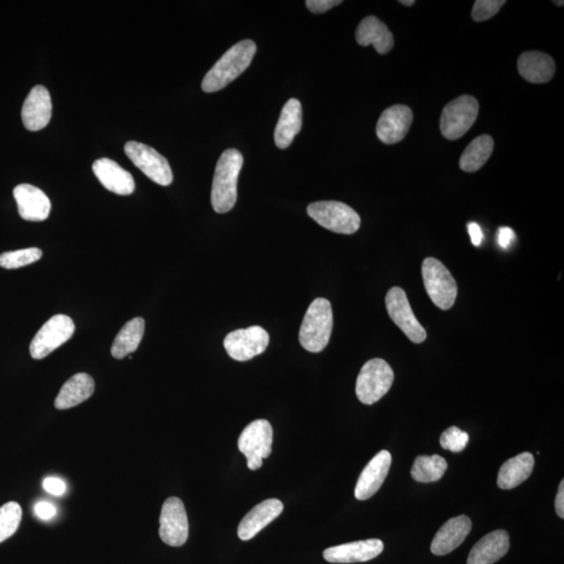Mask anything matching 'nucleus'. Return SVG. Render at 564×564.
<instances>
[{
  "label": "nucleus",
  "instance_id": "1",
  "mask_svg": "<svg viewBox=\"0 0 564 564\" xmlns=\"http://www.w3.org/2000/svg\"><path fill=\"white\" fill-rule=\"evenodd\" d=\"M257 50V44L252 40H243L232 46L203 79V91L217 92L234 82L250 66Z\"/></svg>",
  "mask_w": 564,
  "mask_h": 564
},
{
  "label": "nucleus",
  "instance_id": "2",
  "mask_svg": "<svg viewBox=\"0 0 564 564\" xmlns=\"http://www.w3.org/2000/svg\"><path fill=\"white\" fill-rule=\"evenodd\" d=\"M243 164L241 152L226 150L220 155L214 171L212 205L218 213H226L235 207L237 200V182Z\"/></svg>",
  "mask_w": 564,
  "mask_h": 564
},
{
  "label": "nucleus",
  "instance_id": "3",
  "mask_svg": "<svg viewBox=\"0 0 564 564\" xmlns=\"http://www.w3.org/2000/svg\"><path fill=\"white\" fill-rule=\"evenodd\" d=\"M333 327L334 316L330 302L324 298L313 300L300 328L301 346L313 353L324 351L330 340Z\"/></svg>",
  "mask_w": 564,
  "mask_h": 564
},
{
  "label": "nucleus",
  "instance_id": "4",
  "mask_svg": "<svg viewBox=\"0 0 564 564\" xmlns=\"http://www.w3.org/2000/svg\"><path fill=\"white\" fill-rule=\"evenodd\" d=\"M394 382V372L385 359H372L360 369L356 392L360 403L374 405L385 397Z\"/></svg>",
  "mask_w": 564,
  "mask_h": 564
},
{
  "label": "nucleus",
  "instance_id": "5",
  "mask_svg": "<svg viewBox=\"0 0 564 564\" xmlns=\"http://www.w3.org/2000/svg\"><path fill=\"white\" fill-rule=\"evenodd\" d=\"M313 220L329 231L341 235H353L359 229L360 218L356 211L338 201H320L307 207Z\"/></svg>",
  "mask_w": 564,
  "mask_h": 564
},
{
  "label": "nucleus",
  "instance_id": "6",
  "mask_svg": "<svg viewBox=\"0 0 564 564\" xmlns=\"http://www.w3.org/2000/svg\"><path fill=\"white\" fill-rule=\"evenodd\" d=\"M422 277L429 298L441 310H450L455 305L458 287L455 279L440 260L428 258L423 260Z\"/></svg>",
  "mask_w": 564,
  "mask_h": 564
},
{
  "label": "nucleus",
  "instance_id": "7",
  "mask_svg": "<svg viewBox=\"0 0 564 564\" xmlns=\"http://www.w3.org/2000/svg\"><path fill=\"white\" fill-rule=\"evenodd\" d=\"M479 115V102L472 96H461L447 104L441 113L440 131L449 141L461 138L474 126Z\"/></svg>",
  "mask_w": 564,
  "mask_h": 564
},
{
  "label": "nucleus",
  "instance_id": "8",
  "mask_svg": "<svg viewBox=\"0 0 564 564\" xmlns=\"http://www.w3.org/2000/svg\"><path fill=\"white\" fill-rule=\"evenodd\" d=\"M273 429L266 420H258L243 429L238 438V450L247 459L248 468L258 470L263 465L264 459L272 452Z\"/></svg>",
  "mask_w": 564,
  "mask_h": 564
},
{
  "label": "nucleus",
  "instance_id": "9",
  "mask_svg": "<svg viewBox=\"0 0 564 564\" xmlns=\"http://www.w3.org/2000/svg\"><path fill=\"white\" fill-rule=\"evenodd\" d=\"M125 153L134 166L155 183L162 186L172 184L174 177L170 164L152 147L138 142H127Z\"/></svg>",
  "mask_w": 564,
  "mask_h": 564
},
{
  "label": "nucleus",
  "instance_id": "10",
  "mask_svg": "<svg viewBox=\"0 0 564 564\" xmlns=\"http://www.w3.org/2000/svg\"><path fill=\"white\" fill-rule=\"evenodd\" d=\"M74 323L72 318L66 315L51 317L39 329L30 346L31 356L35 359H42L64 343L72 338L74 333Z\"/></svg>",
  "mask_w": 564,
  "mask_h": 564
},
{
  "label": "nucleus",
  "instance_id": "11",
  "mask_svg": "<svg viewBox=\"0 0 564 564\" xmlns=\"http://www.w3.org/2000/svg\"><path fill=\"white\" fill-rule=\"evenodd\" d=\"M386 306L393 322L416 344L427 340V331L416 319L405 290L398 287L389 290Z\"/></svg>",
  "mask_w": 564,
  "mask_h": 564
},
{
  "label": "nucleus",
  "instance_id": "12",
  "mask_svg": "<svg viewBox=\"0 0 564 564\" xmlns=\"http://www.w3.org/2000/svg\"><path fill=\"white\" fill-rule=\"evenodd\" d=\"M159 522L162 542L171 546H182L188 542L189 519L182 499L174 497L166 499L162 505Z\"/></svg>",
  "mask_w": 564,
  "mask_h": 564
},
{
  "label": "nucleus",
  "instance_id": "13",
  "mask_svg": "<svg viewBox=\"0 0 564 564\" xmlns=\"http://www.w3.org/2000/svg\"><path fill=\"white\" fill-rule=\"evenodd\" d=\"M270 336L260 327L237 329L226 336L224 347L231 359L246 362L266 352Z\"/></svg>",
  "mask_w": 564,
  "mask_h": 564
},
{
  "label": "nucleus",
  "instance_id": "14",
  "mask_svg": "<svg viewBox=\"0 0 564 564\" xmlns=\"http://www.w3.org/2000/svg\"><path fill=\"white\" fill-rule=\"evenodd\" d=\"M413 121V112L405 104H394L381 115L376 125V135L386 144L398 143L408 134Z\"/></svg>",
  "mask_w": 564,
  "mask_h": 564
},
{
  "label": "nucleus",
  "instance_id": "15",
  "mask_svg": "<svg viewBox=\"0 0 564 564\" xmlns=\"http://www.w3.org/2000/svg\"><path fill=\"white\" fill-rule=\"evenodd\" d=\"M52 113L51 98L42 85L35 86L23 103L21 118L28 131L37 132L50 124Z\"/></svg>",
  "mask_w": 564,
  "mask_h": 564
},
{
  "label": "nucleus",
  "instance_id": "16",
  "mask_svg": "<svg viewBox=\"0 0 564 564\" xmlns=\"http://www.w3.org/2000/svg\"><path fill=\"white\" fill-rule=\"evenodd\" d=\"M392 456L388 451H381L374 459H371L360 474L356 491H354V497L359 501H365L380 491L390 470Z\"/></svg>",
  "mask_w": 564,
  "mask_h": 564
},
{
  "label": "nucleus",
  "instance_id": "17",
  "mask_svg": "<svg viewBox=\"0 0 564 564\" xmlns=\"http://www.w3.org/2000/svg\"><path fill=\"white\" fill-rule=\"evenodd\" d=\"M13 194L23 220L42 222L49 218L51 205L42 189L31 184H20L16 186Z\"/></svg>",
  "mask_w": 564,
  "mask_h": 564
},
{
  "label": "nucleus",
  "instance_id": "18",
  "mask_svg": "<svg viewBox=\"0 0 564 564\" xmlns=\"http://www.w3.org/2000/svg\"><path fill=\"white\" fill-rule=\"evenodd\" d=\"M383 551L380 539L360 540V542L331 546L323 552L324 560L330 563H357L375 560Z\"/></svg>",
  "mask_w": 564,
  "mask_h": 564
},
{
  "label": "nucleus",
  "instance_id": "19",
  "mask_svg": "<svg viewBox=\"0 0 564 564\" xmlns=\"http://www.w3.org/2000/svg\"><path fill=\"white\" fill-rule=\"evenodd\" d=\"M283 504L277 498H269L249 511L240 522L237 535L243 542L252 539L269 523L282 514Z\"/></svg>",
  "mask_w": 564,
  "mask_h": 564
},
{
  "label": "nucleus",
  "instance_id": "20",
  "mask_svg": "<svg viewBox=\"0 0 564 564\" xmlns=\"http://www.w3.org/2000/svg\"><path fill=\"white\" fill-rule=\"evenodd\" d=\"M472 521L467 515L453 517L447 521L435 535L431 545L434 555L444 556L460 546L472 531Z\"/></svg>",
  "mask_w": 564,
  "mask_h": 564
},
{
  "label": "nucleus",
  "instance_id": "21",
  "mask_svg": "<svg viewBox=\"0 0 564 564\" xmlns=\"http://www.w3.org/2000/svg\"><path fill=\"white\" fill-rule=\"evenodd\" d=\"M92 171L104 188L112 193L129 196L135 190L132 174L112 159H97L92 166Z\"/></svg>",
  "mask_w": 564,
  "mask_h": 564
},
{
  "label": "nucleus",
  "instance_id": "22",
  "mask_svg": "<svg viewBox=\"0 0 564 564\" xmlns=\"http://www.w3.org/2000/svg\"><path fill=\"white\" fill-rule=\"evenodd\" d=\"M517 69L523 79L533 84L548 83L556 72L555 62L542 51L523 52L517 61Z\"/></svg>",
  "mask_w": 564,
  "mask_h": 564
},
{
  "label": "nucleus",
  "instance_id": "23",
  "mask_svg": "<svg viewBox=\"0 0 564 564\" xmlns=\"http://www.w3.org/2000/svg\"><path fill=\"white\" fill-rule=\"evenodd\" d=\"M509 534L497 530L485 535L470 551L467 564H493L508 553Z\"/></svg>",
  "mask_w": 564,
  "mask_h": 564
},
{
  "label": "nucleus",
  "instance_id": "24",
  "mask_svg": "<svg viewBox=\"0 0 564 564\" xmlns=\"http://www.w3.org/2000/svg\"><path fill=\"white\" fill-rule=\"evenodd\" d=\"M356 39L360 46L374 45L375 50L380 55L388 54L394 46L393 34L389 31L385 23L376 19L375 16L366 17L359 22Z\"/></svg>",
  "mask_w": 564,
  "mask_h": 564
},
{
  "label": "nucleus",
  "instance_id": "25",
  "mask_svg": "<svg viewBox=\"0 0 564 564\" xmlns=\"http://www.w3.org/2000/svg\"><path fill=\"white\" fill-rule=\"evenodd\" d=\"M95 392V381L87 374H77L69 379L55 400L58 410H67L84 403Z\"/></svg>",
  "mask_w": 564,
  "mask_h": 564
},
{
  "label": "nucleus",
  "instance_id": "26",
  "mask_svg": "<svg viewBox=\"0 0 564 564\" xmlns=\"http://www.w3.org/2000/svg\"><path fill=\"white\" fill-rule=\"evenodd\" d=\"M535 465L531 452H522L506 461L498 475V486L504 491L514 490L530 478Z\"/></svg>",
  "mask_w": 564,
  "mask_h": 564
},
{
  "label": "nucleus",
  "instance_id": "27",
  "mask_svg": "<svg viewBox=\"0 0 564 564\" xmlns=\"http://www.w3.org/2000/svg\"><path fill=\"white\" fill-rule=\"evenodd\" d=\"M302 127L301 103L290 98L282 110L276 125L274 138L279 149H287L300 132Z\"/></svg>",
  "mask_w": 564,
  "mask_h": 564
},
{
  "label": "nucleus",
  "instance_id": "28",
  "mask_svg": "<svg viewBox=\"0 0 564 564\" xmlns=\"http://www.w3.org/2000/svg\"><path fill=\"white\" fill-rule=\"evenodd\" d=\"M144 320L134 318L120 330L112 348V357L118 359L130 356L136 352L144 334Z\"/></svg>",
  "mask_w": 564,
  "mask_h": 564
},
{
  "label": "nucleus",
  "instance_id": "29",
  "mask_svg": "<svg viewBox=\"0 0 564 564\" xmlns=\"http://www.w3.org/2000/svg\"><path fill=\"white\" fill-rule=\"evenodd\" d=\"M494 142L490 135H481L474 139L465 149L459 166L462 171L475 173L485 166L493 152Z\"/></svg>",
  "mask_w": 564,
  "mask_h": 564
},
{
  "label": "nucleus",
  "instance_id": "30",
  "mask_svg": "<svg viewBox=\"0 0 564 564\" xmlns=\"http://www.w3.org/2000/svg\"><path fill=\"white\" fill-rule=\"evenodd\" d=\"M447 469L445 459L438 456H418L411 470L412 478L420 483L439 481Z\"/></svg>",
  "mask_w": 564,
  "mask_h": 564
},
{
  "label": "nucleus",
  "instance_id": "31",
  "mask_svg": "<svg viewBox=\"0 0 564 564\" xmlns=\"http://www.w3.org/2000/svg\"><path fill=\"white\" fill-rule=\"evenodd\" d=\"M22 519V509L16 502H9L0 507V544L19 530Z\"/></svg>",
  "mask_w": 564,
  "mask_h": 564
},
{
  "label": "nucleus",
  "instance_id": "32",
  "mask_svg": "<svg viewBox=\"0 0 564 564\" xmlns=\"http://www.w3.org/2000/svg\"><path fill=\"white\" fill-rule=\"evenodd\" d=\"M42 258V251L38 248L17 250L0 255V267L4 269L14 270L36 263Z\"/></svg>",
  "mask_w": 564,
  "mask_h": 564
},
{
  "label": "nucleus",
  "instance_id": "33",
  "mask_svg": "<svg viewBox=\"0 0 564 564\" xmlns=\"http://www.w3.org/2000/svg\"><path fill=\"white\" fill-rule=\"evenodd\" d=\"M469 435L457 427L446 429L440 437V444L444 450L452 452H460L467 446Z\"/></svg>",
  "mask_w": 564,
  "mask_h": 564
},
{
  "label": "nucleus",
  "instance_id": "34",
  "mask_svg": "<svg viewBox=\"0 0 564 564\" xmlns=\"http://www.w3.org/2000/svg\"><path fill=\"white\" fill-rule=\"evenodd\" d=\"M506 2L501 0H476L473 9V19L476 22L492 19L502 9Z\"/></svg>",
  "mask_w": 564,
  "mask_h": 564
},
{
  "label": "nucleus",
  "instance_id": "35",
  "mask_svg": "<svg viewBox=\"0 0 564 564\" xmlns=\"http://www.w3.org/2000/svg\"><path fill=\"white\" fill-rule=\"evenodd\" d=\"M341 0H307L306 8L313 14H322L341 4Z\"/></svg>",
  "mask_w": 564,
  "mask_h": 564
},
{
  "label": "nucleus",
  "instance_id": "36",
  "mask_svg": "<svg viewBox=\"0 0 564 564\" xmlns=\"http://www.w3.org/2000/svg\"><path fill=\"white\" fill-rule=\"evenodd\" d=\"M43 488L46 491L57 497L62 496L66 491V483L59 478H54V476L46 478L43 481Z\"/></svg>",
  "mask_w": 564,
  "mask_h": 564
},
{
  "label": "nucleus",
  "instance_id": "37",
  "mask_svg": "<svg viewBox=\"0 0 564 564\" xmlns=\"http://www.w3.org/2000/svg\"><path fill=\"white\" fill-rule=\"evenodd\" d=\"M57 514L54 505L48 502H40L35 506V514L43 521L51 520Z\"/></svg>",
  "mask_w": 564,
  "mask_h": 564
},
{
  "label": "nucleus",
  "instance_id": "38",
  "mask_svg": "<svg viewBox=\"0 0 564 564\" xmlns=\"http://www.w3.org/2000/svg\"><path fill=\"white\" fill-rule=\"evenodd\" d=\"M515 240V235L513 229L508 227H503L498 231V243L504 249H507L511 246V243Z\"/></svg>",
  "mask_w": 564,
  "mask_h": 564
},
{
  "label": "nucleus",
  "instance_id": "39",
  "mask_svg": "<svg viewBox=\"0 0 564 564\" xmlns=\"http://www.w3.org/2000/svg\"><path fill=\"white\" fill-rule=\"evenodd\" d=\"M470 237H472L473 245L479 247L483 241V234L481 227L476 223H469L467 225Z\"/></svg>",
  "mask_w": 564,
  "mask_h": 564
},
{
  "label": "nucleus",
  "instance_id": "40",
  "mask_svg": "<svg viewBox=\"0 0 564 564\" xmlns=\"http://www.w3.org/2000/svg\"><path fill=\"white\" fill-rule=\"evenodd\" d=\"M555 509L556 514L560 519H564V481L562 480L558 488L557 496L555 498Z\"/></svg>",
  "mask_w": 564,
  "mask_h": 564
},
{
  "label": "nucleus",
  "instance_id": "41",
  "mask_svg": "<svg viewBox=\"0 0 564 564\" xmlns=\"http://www.w3.org/2000/svg\"><path fill=\"white\" fill-rule=\"evenodd\" d=\"M401 4L406 5V7H411V5L415 4L414 0H410V2H406V0H401L399 2Z\"/></svg>",
  "mask_w": 564,
  "mask_h": 564
},
{
  "label": "nucleus",
  "instance_id": "42",
  "mask_svg": "<svg viewBox=\"0 0 564 564\" xmlns=\"http://www.w3.org/2000/svg\"><path fill=\"white\" fill-rule=\"evenodd\" d=\"M554 4H557V5H561V7L563 5V2H554Z\"/></svg>",
  "mask_w": 564,
  "mask_h": 564
}]
</instances>
